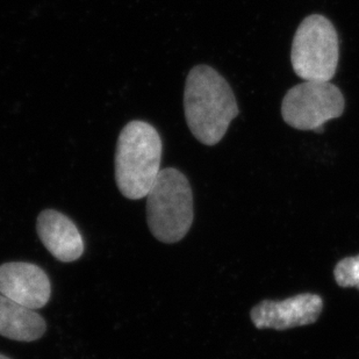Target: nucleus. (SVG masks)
Wrapping results in <instances>:
<instances>
[{"label": "nucleus", "mask_w": 359, "mask_h": 359, "mask_svg": "<svg viewBox=\"0 0 359 359\" xmlns=\"http://www.w3.org/2000/svg\"><path fill=\"white\" fill-rule=\"evenodd\" d=\"M162 140L154 126L134 120L120 133L116 151V180L122 196L139 200L148 196L160 173Z\"/></svg>", "instance_id": "obj_2"}, {"label": "nucleus", "mask_w": 359, "mask_h": 359, "mask_svg": "<svg viewBox=\"0 0 359 359\" xmlns=\"http://www.w3.org/2000/svg\"><path fill=\"white\" fill-rule=\"evenodd\" d=\"M43 318L0 293V335L19 342H33L44 335Z\"/></svg>", "instance_id": "obj_9"}, {"label": "nucleus", "mask_w": 359, "mask_h": 359, "mask_svg": "<svg viewBox=\"0 0 359 359\" xmlns=\"http://www.w3.org/2000/svg\"><path fill=\"white\" fill-rule=\"evenodd\" d=\"M147 222L154 238L172 244L187 236L194 222V194L183 172L161 170L147 196Z\"/></svg>", "instance_id": "obj_3"}, {"label": "nucleus", "mask_w": 359, "mask_h": 359, "mask_svg": "<svg viewBox=\"0 0 359 359\" xmlns=\"http://www.w3.org/2000/svg\"><path fill=\"white\" fill-rule=\"evenodd\" d=\"M0 293L35 311L42 309L49 302L50 280L38 265L10 262L0 265Z\"/></svg>", "instance_id": "obj_7"}, {"label": "nucleus", "mask_w": 359, "mask_h": 359, "mask_svg": "<svg viewBox=\"0 0 359 359\" xmlns=\"http://www.w3.org/2000/svg\"><path fill=\"white\" fill-rule=\"evenodd\" d=\"M184 112L194 137L205 146H215L240 109L228 81L215 69L200 65L187 75Z\"/></svg>", "instance_id": "obj_1"}, {"label": "nucleus", "mask_w": 359, "mask_h": 359, "mask_svg": "<svg viewBox=\"0 0 359 359\" xmlns=\"http://www.w3.org/2000/svg\"><path fill=\"white\" fill-rule=\"evenodd\" d=\"M0 359H11V358H8V357H6V356H4V355H0Z\"/></svg>", "instance_id": "obj_11"}, {"label": "nucleus", "mask_w": 359, "mask_h": 359, "mask_svg": "<svg viewBox=\"0 0 359 359\" xmlns=\"http://www.w3.org/2000/svg\"><path fill=\"white\" fill-rule=\"evenodd\" d=\"M344 97L330 81H305L288 90L281 104L283 119L299 130L323 132V126L344 112Z\"/></svg>", "instance_id": "obj_5"}, {"label": "nucleus", "mask_w": 359, "mask_h": 359, "mask_svg": "<svg viewBox=\"0 0 359 359\" xmlns=\"http://www.w3.org/2000/svg\"><path fill=\"white\" fill-rule=\"evenodd\" d=\"M334 278L339 287L359 290V255L341 259L334 269Z\"/></svg>", "instance_id": "obj_10"}, {"label": "nucleus", "mask_w": 359, "mask_h": 359, "mask_svg": "<svg viewBox=\"0 0 359 359\" xmlns=\"http://www.w3.org/2000/svg\"><path fill=\"white\" fill-rule=\"evenodd\" d=\"M339 58V35L332 21L320 14L305 18L292 43V67L297 76L304 81H330Z\"/></svg>", "instance_id": "obj_4"}, {"label": "nucleus", "mask_w": 359, "mask_h": 359, "mask_svg": "<svg viewBox=\"0 0 359 359\" xmlns=\"http://www.w3.org/2000/svg\"><path fill=\"white\" fill-rule=\"evenodd\" d=\"M323 309V299L302 293L285 300H264L251 309V321L257 329H287L316 323Z\"/></svg>", "instance_id": "obj_6"}, {"label": "nucleus", "mask_w": 359, "mask_h": 359, "mask_svg": "<svg viewBox=\"0 0 359 359\" xmlns=\"http://www.w3.org/2000/svg\"><path fill=\"white\" fill-rule=\"evenodd\" d=\"M36 231L46 249L58 261L72 263L84 254V241L79 228L57 210L41 212Z\"/></svg>", "instance_id": "obj_8"}]
</instances>
